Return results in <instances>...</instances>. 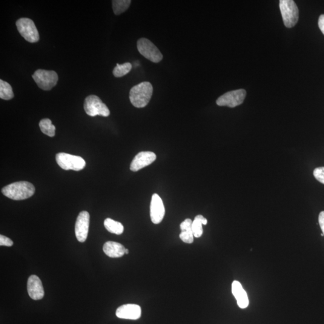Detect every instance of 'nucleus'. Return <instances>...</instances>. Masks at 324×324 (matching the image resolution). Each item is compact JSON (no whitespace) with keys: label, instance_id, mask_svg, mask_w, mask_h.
Returning a JSON list of instances; mask_svg holds the SVG:
<instances>
[{"label":"nucleus","instance_id":"obj_10","mask_svg":"<svg viewBox=\"0 0 324 324\" xmlns=\"http://www.w3.org/2000/svg\"><path fill=\"white\" fill-rule=\"evenodd\" d=\"M89 225H90V214L87 211H81L77 217L75 224L76 237L79 242L84 243L87 240Z\"/></svg>","mask_w":324,"mask_h":324},{"label":"nucleus","instance_id":"obj_20","mask_svg":"<svg viewBox=\"0 0 324 324\" xmlns=\"http://www.w3.org/2000/svg\"><path fill=\"white\" fill-rule=\"evenodd\" d=\"M130 0H114L112 1L113 9L116 15H119L127 10L131 4Z\"/></svg>","mask_w":324,"mask_h":324},{"label":"nucleus","instance_id":"obj_25","mask_svg":"<svg viewBox=\"0 0 324 324\" xmlns=\"http://www.w3.org/2000/svg\"><path fill=\"white\" fill-rule=\"evenodd\" d=\"M13 245V242L12 240H11L9 238L2 236L1 235L0 236V245L7 246V247H10Z\"/></svg>","mask_w":324,"mask_h":324},{"label":"nucleus","instance_id":"obj_9","mask_svg":"<svg viewBox=\"0 0 324 324\" xmlns=\"http://www.w3.org/2000/svg\"><path fill=\"white\" fill-rule=\"evenodd\" d=\"M246 96V91L244 89L229 91L223 94L216 100V103L220 107L235 108L242 105Z\"/></svg>","mask_w":324,"mask_h":324},{"label":"nucleus","instance_id":"obj_22","mask_svg":"<svg viewBox=\"0 0 324 324\" xmlns=\"http://www.w3.org/2000/svg\"><path fill=\"white\" fill-rule=\"evenodd\" d=\"M39 127L42 133L50 137H54L56 134V127L52 124L51 120L48 119H42L39 123Z\"/></svg>","mask_w":324,"mask_h":324},{"label":"nucleus","instance_id":"obj_1","mask_svg":"<svg viewBox=\"0 0 324 324\" xmlns=\"http://www.w3.org/2000/svg\"><path fill=\"white\" fill-rule=\"evenodd\" d=\"M153 85L149 82H143L131 88L129 99L134 107L142 108L150 102L153 96Z\"/></svg>","mask_w":324,"mask_h":324},{"label":"nucleus","instance_id":"obj_26","mask_svg":"<svg viewBox=\"0 0 324 324\" xmlns=\"http://www.w3.org/2000/svg\"><path fill=\"white\" fill-rule=\"evenodd\" d=\"M319 223L324 236V211L321 212L319 216Z\"/></svg>","mask_w":324,"mask_h":324},{"label":"nucleus","instance_id":"obj_19","mask_svg":"<svg viewBox=\"0 0 324 324\" xmlns=\"http://www.w3.org/2000/svg\"><path fill=\"white\" fill-rule=\"evenodd\" d=\"M104 226L107 230L112 234L121 235L124 232V226L119 222L107 218L104 221Z\"/></svg>","mask_w":324,"mask_h":324},{"label":"nucleus","instance_id":"obj_8","mask_svg":"<svg viewBox=\"0 0 324 324\" xmlns=\"http://www.w3.org/2000/svg\"><path fill=\"white\" fill-rule=\"evenodd\" d=\"M137 48L143 57L150 61L157 63L162 61L163 55L156 46L146 38H140L137 42Z\"/></svg>","mask_w":324,"mask_h":324},{"label":"nucleus","instance_id":"obj_6","mask_svg":"<svg viewBox=\"0 0 324 324\" xmlns=\"http://www.w3.org/2000/svg\"><path fill=\"white\" fill-rule=\"evenodd\" d=\"M17 29L25 41L30 43H36L39 41L40 36L33 20L22 18L16 22Z\"/></svg>","mask_w":324,"mask_h":324},{"label":"nucleus","instance_id":"obj_5","mask_svg":"<svg viewBox=\"0 0 324 324\" xmlns=\"http://www.w3.org/2000/svg\"><path fill=\"white\" fill-rule=\"evenodd\" d=\"M38 87L45 91H50L58 82V74L54 70H37L32 75Z\"/></svg>","mask_w":324,"mask_h":324},{"label":"nucleus","instance_id":"obj_7","mask_svg":"<svg viewBox=\"0 0 324 324\" xmlns=\"http://www.w3.org/2000/svg\"><path fill=\"white\" fill-rule=\"evenodd\" d=\"M56 161L63 170L79 171L85 168L86 163L81 157L60 153L56 155Z\"/></svg>","mask_w":324,"mask_h":324},{"label":"nucleus","instance_id":"obj_13","mask_svg":"<svg viewBox=\"0 0 324 324\" xmlns=\"http://www.w3.org/2000/svg\"><path fill=\"white\" fill-rule=\"evenodd\" d=\"M27 291L31 299L34 300H41L44 298L45 291L41 279L36 275H31L28 278Z\"/></svg>","mask_w":324,"mask_h":324},{"label":"nucleus","instance_id":"obj_14","mask_svg":"<svg viewBox=\"0 0 324 324\" xmlns=\"http://www.w3.org/2000/svg\"><path fill=\"white\" fill-rule=\"evenodd\" d=\"M141 308L134 304H128L117 309L116 316L121 319L137 320L141 316Z\"/></svg>","mask_w":324,"mask_h":324},{"label":"nucleus","instance_id":"obj_12","mask_svg":"<svg viewBox=\"0 0 324 324\" xmlns=\"http://www.w3.org/2000/svg\"><path fill=\"white\" fill-rule=\"evenodd\" d=\"M156 155L153 152L141 151L136 155L131 162L130 169L131 171L137 172L153 163L156 159Z\"/></svg>","mask_w":324,"mask_h":324},{"label":"nucleus","instance_id":"obj_27","mask_svg":"<svg viewBox=\"0 0 324 324\" xmlns=\"http://www.w3.org/2000/svg\"><path fill=\"white\" fill-rule=\"evenodd\" d=\"M318 25L324 35V15L320 16L319 20H318Z\"/></svg>","mask_w":324,"mask_h":324},{"label":"nucleus","instance_id":"obj_21","mask_svg":"<svg viewBox=\"0 0 324 324\" xmlns=\"http://www.w3.org/2000/svg\"><path fill=\"white\" fill-rule=\"evenodd\" d=\"M14 94L12 87L8 82L0 80V98L5 100L13 99Z\"/></svg>","mask_w":324,"mask_h":324},{"label":"nucleus","instance_id":"obj_3","mask_svg":"<svg viewBox=\"0 0 324 324\" xmlns=\"http://www.w3.org/2000/svg\"><path fill=\"white\" fill-rule=\"evenodd\" d=\"M279 7L284 25L290 28L297 24L299 18L297 5L292 0H280Z\"/></svg>","mask_w":324,"mask_h":324},{"label":"nucleus","instance_id":"obj_28","mask_svg":"<svg viewBox=\"0 0 324 324\" xmlns=\"http://www.w3.org/2000/svg\"><path fill=\"white\" fill-rule=\"evenodd\" d=\"M129 252L128 249H126V250H125V254H127V255L129 254Z\"/></svg>","mask_w":324,"mask_h":324},{"label":"nucleus","instance_id":"obj_24","mask_svg":"<svg viewBox=\"0 0 324 324\" xmlns=\"http://www.w3.org/2000/svg\"><path fill=\"white\" fill-rule=\"evenodd\" d=\"M314 176L318 181L324 185V167H319L315 169Z\"/></svg>","mask_w":324,"mask_h":324},{"label":"nucleus","instance_id":"obj_11","mask_svg":"<svg viewBox=\"0 0 324 324\" xmlns=\"http://www.w3.org/2000/svg\"><path fill=\"white\" fill-rule=\"evenodd\" d=\"M165 209L163 200L158 194L152 196L150 204V217L154 224H159L165 216Z\"/></svg>","mask_w":324,"mask_h":324},{"label":"nucleus","instance_id":"obj_17","mask_svg":"<svg viewBox=\"0 0 324 324\" xmlns=\"http://www.w3.org/2000/svg\"><path fill=\"white\" fill-rule=\"evenodd\" d=\"M192 223L193 222L191 219H187L180 224L182 232L180 234V238L184 243L192 244L194 242V237L192 231Z\"/></svg>","mask_w":324,"mask_h":324},{"label":"nucleus","instance_id":"obj_4","mask_svg":"<svg viewBox=\"0 0 324 324\" xmlns=\"http://www.w3.org/2000/svg\"><path fill=\"white\" fill-rule=\"evenodd\" d=\"M84 108L85 113L91 117L100 116L107 117L110 115V111L107 106L96 95H90L86 97Z\"/></svg>","mask_w":324,"mask_h":324},{"label":"nucleus","instance_id":"obj_23","mask_svg":"<svg viewBox=\"0 0 324 324\" xmlns=\"http://www.w3.org/2000/svg\"><path fill=\"white\" fill-rule=\"evenodd\" d=\"M132 68V65L130 63H126L123 65L117 64L113 70V74L115 77H121L126 75Z\"/></svg>","mask_w":324,"mask_h":324},{"label":"nucleus","instance_id":"obj_18","mask_svg":"<svg viewBox=\"0 0 324 324\" xmlns=\"http://www.w3.org/2000/svg\"><path fill=\"white\" fill-rule=\"evenodd\" d=\"M206 224H207V220L202 215H197L194 218L193 223H192V231H193L194 237L199 238L202 236L203 234L202 225H206Z\"/></svg>","mask_w":324,"mask_h":324},{"label":"nucleus","instance_id":"obj_2","mask_svg":"<svg viewBox=\"0 0 324 324\" xmlns=\"http://www.w3.org/2000/svg\"><path fill=\"white\" fill-rule=\"evenodd\" d=\"M1 192L8 198L20 200L32 196L35 193V188L29 182H19L5 186Z\"/></svg>","mask_w":324,"mask_h":324},{"label":"nucleus","instance_id":"obj_15","mask_svg":"<svg viewBox=\"0 0 324 324\" xmlns=\"http://www.w3.org/2000/svg\"><path fill=\"white\" fill-rule=\"evenodd\" d=\"M232 292L237 300L238 306L242 309L247 308L249 304L248 296L242 284L238 281H234L232 284Z\"/></svg>","mask_w":324,"mask_h":324},{"label":"nucleus","instance_id":"obj_16","mask_svg":"<svg viewBox=\"0 0 324 324\" xmlns=\"http://www.w3.org/2000/svg\"><path fill=\"white\" fill-rule=\"evenodd\" d=\"M103 250L108 257L117 258H121L125 254L126 248L120 243L108 242L103 245Z\"/></svg>","mask_w":324,"mask_h":324}]
</instances>
